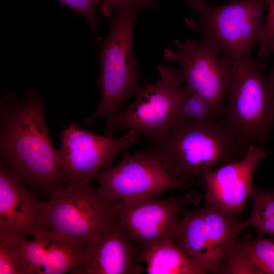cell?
Here are the masks:
<instances>
[{"mask_svg":"<svg viewBox=\"0 0 274 274\" xmlns=\"http://www.w3.org/2000/svg\"><path fill=\"white\" fill-rule=\"evenodd\" d=\"M44 99L30 90L20 100L9 93L0 101L1 163L34 191L48 196L64 183L58 150L44 116Z\"/></svg>","mask_w":274,"mask_h":274,"instance_id":"1","label":"cell"},{"mask_svg":"<svg viewBox=\"0 0 274 274\" xmlns=\"http://www.w3.org/2000/svg\"><path fill=\"white\" fill-rule=\"evenodd\" d=\"M250 146L216 117L176 125L156 146L169 173L191 185L219 166L243 158Z\"/></svg>","mask_w":274,"mask_h":274,"instance_id":"2","label":"cell"},{"mask_svg":"<svg viewBox=\"0 0 274 274\" xmlns=\"http://www.w3.org/2000/svg\"><path fill=\"white\" fill-rule=\"evenodd\" d=\"M266 63L250 55L234 62L224 120L243 142L262 146L274 128V86L263 74Z\"/></svg>","mask_w":274,"mask_h":274,"instance_id":"3","label":"cell"},{"mask_svg":"<svg viewBox=\"0 0 274 274\" xmlns=\"http://www.w3.org/2000/svg\"><path fill=\"white\" fill-rule=\"evenodd\" d=\"M140 11L134 8L117 11L108 36L97 39L100 64L97 85L101 98L96 111L84 119L89 125L98 118L105 120L118 112L122 104L140 88L137 82L139 63L132 50L134 25Z\"/></svg>","mask_w":274,"mask_h":274,"instance_id":"4","label":"cell"},{"mask_svg":"<svg viewBox=\"0 0 274 274\" xmlns=\"http://www.w3.org/2000/svg\"><path fill=\"white\" fill-rule=\"evenodd\" d=\"M158 80L146 83L134 94V100L124 111L105 119V134L113 136L118 130L132 131L154 146L161 143L173 128L180 104L186 88L179 70L158 65Z\"/></svg>","mask_w":274,"mask_h":274,"instance_id":"5","label":"cell"},{"mask_svg":"<svg viewBox=\"0 0 274 274\" xmlns=\"http://www.w3.org/2000/svg\"><path fill=\"white\" fill-rule=\"evenodd\" d=\"M116 203L90 184L61 186L39 202L37 225L85 247L116 218Z\"/></svg>","mask_w":274,"mask_h":274,"instance_id":"6","label":"cell"},{"mask_svg":"<svg viewBox=\"0 0 274 274\" xmlns=\"http://www.w3.org/2000/svg\"><path fill=\"white\" fill-rule=\"evenodd\" d=\"M268 5V0H229L226 4L214 7L208 4L196 12L198 19L186 17L185 22L235 62L250 55Z\"/></svg>","mask_w":274,"mask_h":274,"instance_id":"7","label":"cell"},{"mask_svg":"<svg viewBox=\"0 0 274 274\" xmlns=\"http://www.w3.org/2000/svg\"><path fill=\"white\" fill-rule=\"evenodd\" d=\"M246 229L234 213L210 203L183 209L173 240L207 273H219L238 236Z\"/></svg>","mask_w":274,"mask_h":274,"instance_id":"8","label":"cell"},{"mask_svg":"<svg viewBox=\"0 0 274 274\" xmlns=\"http://www.w3.org/2000/svg\"><path fill=\"white\" fill-rule=\"evenodd\" d=\"M107 199L129 201L158 196L169 189H187L191 185L176 179L166 169L156 146L131 155L123 152L121 161L94 178Z\"/></svg>","mask_w":274,"mask_h":274,"instance_id":"9","label":"cell"},{"mask_svg":"<svg viewBox=\"0 0 274 274\" xmlns=\"http://www.w3.org/2000/svg\"><path fill=\"white\" fill-rule=\"evenodd\" d=\"M174 44V51H164V59L177 62L187 89L208 101L224 119V101L234 62L221 56L219 50L203 38L201 41L176 40Z\"/></svg>","mask_w":274,"mask_h":274,"instance_id":"10","label":"cell"},{"mask_svg":"<svg viewBox=\"0 0 274 274\" xmlns=\"http://www.w3.org/2000/svg\"><path fill=\"white\" fill-rule=\"evenodd\" d=\"M132 131L116 139L84 130L71 123L61 132L58 163L64 183L68 186L89 185L100 171L110 168L116 155L137 141Z\"/></svg>","mask_w":274,"mask_h":274,"instance_id":"11","label":"cell"},{"mask_svg":"<svg viewBox=\"0 0 274 274\" xmlns=\"http://www.w3.org/2000/svg\"><path fill=\"white\" fill-rule=\"evenodd\" d=\"M201 194L192 190L179 197L151 196L116 201V218L129 238L141 249L165 237L174 238L184 208L198 205Z\"/></svg>","mask_w":274,"mask_h":274,"instance_id":"12","label":"cell"},{"mask_svg":"<svg viewBox=\"0 0 274 274\" xmlns=\"http://www.w3.org/2000/svg\"><path fill=\"white\" fill-rule=\"evenodd\" d=\"M12 237L22 274H77L84 261V247L37 225L29 235ZM28 235V236H29Z\"/></svg>","mask_w":274,"mask_h":274,"instance_id":"13","label":"cell"},{"mask_svg":"<svg viewBox=\"0 0 274 274\" xmlns=\"http://www.w3.org/2000/svg\"><path fill=\"white\" fill-rule=\"evenodd\" d=\"M266 155L262 146L251 145L243 158L204 175L201 179L205 183L206 203L239 215L250 197L256 167Z\"/></svg>","mask_w":274,"mask_h":274,"instance_id":"14","label":"cell"},{"mask_svg":"<svg viewBox=\"0 0 274 274\" xmlns=\"http://www.w3.org/2000/svg\"><path fill=\"white\" fill-rule=\"evenodd\" d=\"M141 253L116 218L86 245L77 274H139Z\"/></svg>","mask_w":274,"mask_h":274,"instance_id":"15","label":"cell"},{"mask_svg":"<svg viewBox=\"0 0 274 274\" xmlns=\"http://www.w3.org/2000/svg\"><path fill=\"white\" fill-rule=\"evenodd\" d=\"M24 185L0 164V232L28 236L37 225L39 202Z\"/></svg>","mask_w":274,"mask_h":274,"instance_id":"16","label":"cell"},{"mask_svg":"<svg viewBox=\"0 0 274 274\" xmlns=\"http://www.w3.org/2000/svg\"><path fill=\"white\" fill-rule=\"evenodd\" d=\"M222 274H274V239H236L221 266Z\"/></svg>","mask_w":274,"mask_h":274,"instance_id":"17","label":"cell"},{"mask_svg":"<svg viewBox=\"0 0 274 274\" xmlns=\"http://www.w3.org/2000/svg\"><path fill=\"white\" fill-rule=\"evenodd\" d=\"M148 274L207 273L170 237L141 249Z\"/></svg>","mask_w":274,"mask_h":274,"instance_id":"18","label":"cell"},{"mask_svg":"<svg viewBox=\"0 0 274 274\" xmlns=\"http://www.w3.org/2000/svg\"><path fill=\"white\" fill-rule=\"evenodd\" d=\"M249 198L251 210L244 221L245 228H254L256 235L268 234L274 239V188L264 189L253 184Z\"/></svg>","mask_w":274,"mask_h":274,"instance_id":"19","label":"cell"},{"mask_svg":"<svg viewBox=\"0 0 274 274\" xmlns=\"http://www.w3.org/2000/svg\"><path fill=\"white\" fill-rule=\"evenodd\" d=\"M216 117H220L208 101L186 88L178 108L174 126L206 121Z\"/></svg>","mask_w":274,"mask_h":274,"instance_id":"20","label":"cell"},{"mask_svg":"<svg viewBox=\"0 0 274 274\" xmlns=\"http://www.w3.org/2000/svg\"><path fill=\"white\" fill-rule=\"evenodd\" d=\"M0 274H22L20 261L12 237L0 232Z\"/></svg>","mask_w":274,"mask_h":274,"instance_id":"21","label":"cell"},{"mask_svg":"<svg viewBox=\"0 0 274 274\" xmlns=\"http://www.w3.org/2000/svg\"><path fill=\"white\" fill-rule=\"evenodd\" d=\"M268 11L260 31L257 44L258 55L260 59L266 57L269 54V47L274 40V0H268Z\"/></svg>","mask_w":274,"mask_h":274,"instance_id":"22","label":"cell"},{"mask_svg":"<svg viewBox=\"0 0 274 274\" xmlns=\"http://www.w3.org/2000/svg\"><path fill=\"white\" fill-rule=\"evenodd\" d=\"M156 8L153 0H102L99 5V11L108 17L117 11L125 8H134L140 11L147 8Z\"/></svg>","mask_w":274,"mask_h":274,"instance_id":"23","label":"cell"},{"mask_svg":"<svg viewBox=\"0 0 274 274\" xmlns=\"http://www.w3.org/2000/svg\"><path fill=\"white\" fill-rule=\"evenodd\" d=\"M84 16L89 23L92 31L95 33L100 21L95 13L96 9L102 0H58Z\"/></svg>","mask_w":274,"mask_h":274,"instance_id":"24","label":"cell"},{"mask_svg":"<svg viewBox=\"0 0 274 274\" xmlns=\"http://www.w3.org/2000/svg\"><path fill=\"white\" fill-rule=\"evenodd\" d=\"M188 7L196 13L200 9L206 6L208 4L204 0H185Z\"/></svg>","mask_w":274,"mask_h":274,"instance_id":"25","label":"cell"},{"mask_svg":"<svg viewBox=\"0 0 274 274\" xmlns=\"http://www.w3.org/2000/svg\"><path fill=\"white\" fill-rule=\"evenodd\" d=\"M269 52H274V40L273 42L270 44L269 47ZM267 77L270 81V82L272 83V84L274 86V67L270 72L269 74L267 75Z\"/></svg>","mask_w":274,"mask_h":274,"instance_id":"26","label":"cell"}]
</instances>
